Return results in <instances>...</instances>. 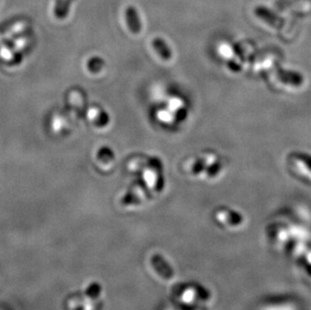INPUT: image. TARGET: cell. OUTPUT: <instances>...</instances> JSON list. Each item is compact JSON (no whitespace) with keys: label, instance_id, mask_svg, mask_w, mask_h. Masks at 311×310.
Instances as JSON below:
<instances>
[{"label":"cell","instance_id":"6","mask_svg":"<svg viewBox=\"0 0 311 310\" xmlns=\"http://www.w3.org/2000/svg\"><path fill=\"white\" fill-rule=\"evenodd\" d=\"M295 157L311 171V155L303 152L295 153Z\"/></svg>","mask_w":311,"mask_h":310},{"label":"cell","instance_id":"3","mask_svg":"<svg viewBox=\"0 0 311 310\" xmlns=\"http://www.w3.org/2000/svg\"><path fill=\"white\" fill-rule=\"evenodd\" d=\"M255 13L258 15L259 18L263 19L266 23L270 24L271 27H274V28H279L281 24V20L280 18L275 15L272 11H270L268 8L266 7H263V6H259L255 9Z\"/></svg>","mask_w":311,"mask_h":310},{"label":"cell","instance_id":"4","mask_svg":"<svg viewBox=\"0 0 311 310\" xmlns=\"http://www.w3.org/2000/svg\"><path fill=\"white\" fill-rule=\"evenodd\" d=\"M152 44H153V47L155 48V50L157 51L159 56L164 61H169L171 59L172 54H171L170 47L167 45V43L162 39H159V38L154 39L152 41Z\"/></svg>","mask_w":311,"mask_h":310},{"label":"cell","instance_id":"1","mask_svg":"<svg viewBox=\"0 0 311 310\" xmlns=\"http://www.w3.org/2000/svg\"><path fill=\"white\" fill-rule=\"evenodd\" d=\"M277 77H278V79L284 84H288V85L296 86V87H299L303 84V77L299 73H296V72L279 70L277 72Z\"/></svg>","mask_w":311,"mask_h":310},{"label":"cell","instance_id":"5","mask_svg":"<svg viewBox=\"0 0 311 310\" xmlns=\"http://www.w3.org/2000/svg\"><path fill=\"white\" fill-rule=\"evenodd\" d=\"M70 4V0H58V3L56 5V15L59 18L65 17V15L68 12Z\"/></svg>","mask_w":311,"mask_h":310},{"label":"cell","instance_id":"2","mask_svg":"<svg viewBox=\"0 0 311 310\" xmlns=\"http://www.w3.org/2000/svg\"><path fill=\"white\" fill-rule=\"evenodd\" d=\"M126 21L128 24V28L133 34H138L141 31V22L139 19V15L137 13L136 8L133 6H129L126 8L125 11Z\"/></svg>","mask_w":311,"mask_h":310},{"label":"cell","instance_id":"7","mask_svg":"<svg viewBox=\"0 0 311 310\" xmlns=\"http://www.w3.org/2000/svg\"><path fill=\"white\" fill-rule=\"evenodd\" d=\"M202 167H203V164H202L201 162L197 161V162L194 165V167H193V172H194V173H197V172H199V171L202 169Z\"/></svg>","mask_w":311,"mask_h":310}]
</instances>
